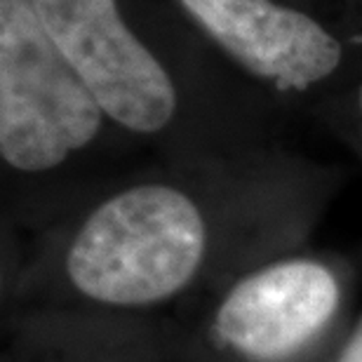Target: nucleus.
I'll return each instance as SVG.
<instances>
[{
	"label": "nucleus",
	"mask_w": 362,
	"mask_h": 362,
	"mask_svg": "<svg viewBox=\"0 0 362 362\" xmlns=\"http://www.w3.org/2000/svg\"><path fill=\"white\" fill-rule=\"evenodd\" d=\"M344 165L287 144L153 158L49 226L3 238L0 310L175 315L223 280L313 243Z\"/></svg>",
	"instance_id": "obj_1"
},
{
	"label": "nucleus",
	"mask_w": 362,
	"mask_h": 362,
	"mask_svg": "<svg viewBox=\"0 0 362 362\" xmlns=\"http://www.w3.org/2000/svg\"><path fill=\"white\" fill-rule=\"evenodd\" d=\"M122 132L156 158L287 144L292 120L170 0H28Z\"/></svg>",
	"instance_id": "obj_2"
},
{
	"label": "nucleus",
	"mask_w": 362,
	"mask_h": 362,
	"mask_svg": "<svg viewBox=\"0 0 362 362\" xmlns=\"http://www.w3.org/2000/svg\"><path fill=\"white\" fill-rule=\"evenodd\" d=\"M153 153L111 120L28 0H0V228L24 238Z\"/></svg>",
	"instance_id": "obj_3"
},
{
	"label": "nucleus",
	"mask_w": 362,
	"mask_h": 362,
	"mask_svg": "<svg viewBox=\"0 0 362 362\" xmlns=\"http://www.w3.org/2000/svg\"><path fill=\"white\" fill-rule=\"evenodd\" d=\"M358 296L351 247L280 252L170 315V362H332Z\"/></svg>",
	"instance_id": "obj_4"
},
{
	"label": "nucleus",
	"mask_w": 362,
	"mask_h": 362,
	"mask_svg": "<svg viewBox=\"0 0 362 362\" xmlns=\"http://www.w3.org/2000/svg\"><path fill=\"white\" fill-rule=\"evenodd\" d=\"M289 120H308L362 71L358 0H170Z\"/></svg>",
	"instance_id": "obj_5"
},
{
	"label": "nucleus",
	"mask_w": 362,
	"mask_h": 362,
	"mask_svg": "<svg viewBox=\"0 0 362 362\" xmlns=\"http://www.w3.org/2000/svg\"><path fill=\"white\" fill-rule=\"evenodd\" d=\"M170 315L19 308L0 317V362H170Z\"/></svg>",
	"instance_id": "obj_6"
},
{
	"label": "nucleus",
	"mask_w": 362,
	"mask_h": 362,
	"mask_svg": "<svg viewBox=\"0 0 362 362\" xmlns=\"http://www.w3.org/2000/svg\"><path fill=\"white\" fill-rule=\"evenodd\" d=\"M362 165V71L308 118Z\"/></svg>",
	"instance_id": "obj_7"
},
{
	"label": "nucleus",
	"mask_w": 362,
	"mask_h": 362,
	"mask_svg": "<svg viewBox=\"0 0 362 362\" xmlns=\"http://www.w3.org/2000/svg\"><path fill=\"white\" fill-rule=\"evenodd\" d=\"M351 252L358 264L360 296H358V308H356V315H353L351 327L346 332V339L337 353V358L332 362H362V243L356 245V247H351Z\"/></svg>",
	"instance_id": "obj_8"
},
{
	"label": "nucleus",
	"mask_w": 362,
	"mask_h": 362,
	"mask_svg": "<svg viewBox=\"0 0 362 362\" xmlns=\"http://www.w3.org/2000/svg\"><path fill=\"white\" fill-rule=\"evenodd\" d=\"M358 3H360V5H362V0H358Z\"/></svg>",
	"instance_id": "obj_9"
}]
</instances>
